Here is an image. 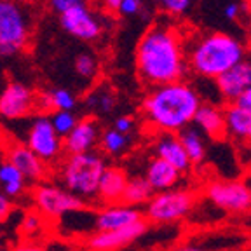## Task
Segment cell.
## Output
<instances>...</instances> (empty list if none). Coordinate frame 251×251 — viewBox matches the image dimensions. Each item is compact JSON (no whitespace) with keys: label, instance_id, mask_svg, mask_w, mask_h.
<instances>
[{"label":"cell","instance_id":"obj_7","mask_svg":"<svg viewBox=\"0 0 251 251\" xmlns=\"http://www.w3.org/2000/svg\"><path fill=\"white\" fill-rule=\"evenodd\" d=\"M31 201L37 211H40L47 220H61L67 213L86 209V201L75 196L68 188L56 187V185H37L31 192Z\"/></svg>","mask_w":251,"mask_h":251},{"label":"cell","instance_id":"obj_38","mask_svg":"<svg viewBox=\"0 0 251 251\" xmlns=\"http://www.w3.org/2000/svg\"><path fill=\"white\" fill-rule=\"evenodd\" d=\"M12 251H49V250L42 246H37V244H31V243H21L12 248Z\"/></svg>","mask_w":251,"mask_h":251},{"label":"cell","instance_id":"obj_12","mask_svg":"<svg viewBox=\"0 0 251 251\" xmlns=\"http://www.w3.org/2000/svg\"><path fill=\"white\" fill-rule=\"evenodd\" d=\"M35 106V94L23 82H9L0 94V117L7 121L23 119Z\"/></svg>","mask_w":251,"mask_h":251},{"label":"cell","instance_id":"obj_19","mask_svg":"<svg viewBox=\"0 0 251 251\" xmlns=\"http://www.w3.org/2000/svg\"><path fill=\"white\" fill-rule=\"evenodd\" d=\"M145 178L155 192H162V190H169V188H176L181 183L183 173L173 164H169L168 161H164L162 157L155 155L147 164Z\"/></svg>","mask_w":251,"mask_h":251},{"label":"cell","instance_id":"obj_39","mask_svg":"<svg viewBox=\"0 0 251 251\" xmlns=\"http://www.w3.org/2000/svg\"><path fill=\"white\" fill-rule=\"evenodd\" d=\"M164 251H208L204 250L201 246H194V244H181V246H175V248H169V250Z\"/></svg>","mask_w":251,"mask_h":251},{"label":"cell","instance_id":"obj_3","mask_svg":"<svg viewBox=\"0 0 251 251\" xmlns=\"http://www.w3.org/2000/svg\"><path fill=\"white\" fill-rule=\"evenodd\" d=\"M248 58V47L241 39L224 31L194 37L187 44L188 68L197 77L215 80L234 65Z\"/></svg>","mask_w":251,"mask_h":251},{"label":"cell","instance_id":"obj_27","mask_svg":"<svg viewBox=\"0 0 251 251\" xmlns=\"http://www.w3.org/2000/svg\"><path fill=\"white\" fill-rule=\"evenodd\" d=\"M127 145H129L127 134L115 127H110L100 136V147L106 155H119L127 149Z\"/></svg>","mask_w":251,"mask_h":251},{"label":"cell","instance_id":"obj_41","mask_svg":"<svg viewBox=\"0 0 251 251\" xmlns=\"http://www.w3.org/2000/svg\"><path fill=\"white\" fill-rule=\"evenodd\" d=\"M25 2H28V0H25Z\"/></svg>","mask_w":251,"mask_h":251},{"label":"cell","instance_id":"obj_17","mask_svg":"<svg viewBox=\"0 0 251 251\" xmlns=\"http://www.w3.org/2000/svg\"><path fill=\"white\" fill-rule=\"evenodd\" d=\"M155 155L162 157L164 161L173 164L181 173H190L194 168L190 157H188L187 150H185L183 143H181L178 133H161L155 141Z\"/></svg>","mask_w":251,"mask_h":251},{"label":"cell","instance_id":"obj_26","mask_svg":"<svg viewBox=\"0 0 251 251\" xmlns=\"http://www.w3.org/2000/svg\"><path fill=\"white\" fill-rule=\"evenodd\" d=\"M115 105H117V98H115L114 91L106 86L93 89L86 98V106L94 114H110V112H114Z\"/></svg>","mask_w":251,"mask_h":251},{"label":"cell","instance_id":"obj_24","mask_svg":"<svg viewBox=\"0 0 251 251\" xmlns=\"http://www.w3.org/2000/svg\"><path fill=\"white\" fill-rule=\"evenodd\" d=\"M155 194L153 187L149 183V180L143 176H131L127 180V185H126L124 196H122V202L127 204V206H145L152 196Z\"/></svg>","mask_w":251,"mask_h":251},{"label":"cell","instance_id":"obj_21","mask_svg":"<svg viewBox=\"0 0 251 251\" xmlns=\"http://www.w3.org/2000/svg\"><path fill=\"white\" fill-rule=\"evenodd\" d=\"M225 121L228 136L241 141H251V112L235 103H228L225 106Z\"/></svg>","mask_w":251,"mask_h":251},{"label":"cell","instance_id":"obj_11","mask_svg":"<svg viewBox=\"0 0 251 251\" xmlns=\"http://www.w3.org/2000/svg\"><path fill=\"white\" fill-rule=\"evenodd\" d=\"M59 23L68 35L84 40V42H93V40L100 39L103 31L101 21L87 7L86 2L59 14Z\"/></svg>","mask_w":251,"mask_h":251},{"label":"cell","instance_id":"obj_35","mask_svg":"<svg viewBox=\"0 0 251 251\" xmlns=\"http://www.w3.org/2000/svg\"><path fill=\"white\" fill-rule=\"evenodd\" d=\"M11 213H12L11 197H7L2 190H0V224H4L5 220L11 216Z\"/></svg>","mask_w":251,"mask_h":251},{"label":"cell","instance_id":"obj_22","mask_svg":"<svg viewBox=\"0 0 251 251\" xmlns=\"http://www.w3.org/2000/svg\"><path fill=\"white\" fill-rule=\"evenodd\" d=\"M26 176L12 162L0 164V190L11 199L21 197L26 190Z\"/></svg>","mask_w":251,"mask_h":251},{"label":"cell","instance_id":"obj_5","mask_svg":"<svg viewBox=\"0 0 251 251\" xmlns=\"http://www.w3.org/2000/svg\"><path fill=\"white\" fill-rule=\"evenodd\" d=\"M199 194L190 188H169L162 192H155L152 199L145 204L143 216L149 224L168 225L180 222L192 213L196 208Z\"/></svg>","mask_w":251,"mask_h":251},{"label":"cell","instance_id":"obj_33","mask_svg":"<svg viewBox=\"0 0 251 251\" xmlns=\"http://www.w3.org/2000/svg\"><path fill=\"white\" fill-rule=\"evenodd\" d=\"M84 0H49V5H51L52 11H56L58 14H63L68 9L75 7V5L82 4Z\"/></svg>","mask_w":251,"mask_h":251},{"label":"cell","instance_id":"obj_8","mask_svg":"<svg viewBox=\"0 0 251 251\" xmlns=\"http://www.w3.org/2000/svg\"><path fill=\"white\" fill-rule=\"evenodd\" d=\"M204 197L222 211H251V187L237 180H213L204 185Z\"/></svg>","mask_w":251,"mask_h":251},{"label":"cell","instance_id":"obj_30","mask_svg":"<svg viewBox=\"0 0 251 251\" xmlns=\"http://www.w3.org/2000/svg\"><path fill=\"white\" fill-rule=\"evenodd\" d=\"M44 220H47V218L40 211L26 213V215L23 216V222L20 224V230L23 232L25 235L39 234V232L44 228Z\"/></svg>","mask_w":251,"mask_h":251},{"label":"cell","instance_id":"obj_4","mask_svg":"<svg viewBox=\"0 0 251 251\" xmlns=\"http://www.w3.org/2000/svg\"><path fill=\"white\" fill-rule=\"evenodd\" d=\"M106 169V162L98 152L68 153L61 166V180L65 188L86 199L98 197L100 181Z\"/></svg>","mask_w":251,"mask_h":251},{"label":"cell","instance_id":"obj_20","mask_svg":"<svg viewBox=\"0 0 251 251\" xmlns=\"http://www.w3.org/2000/svg\"><path fill=\"white\" fill-rule=\"evenodd\" d=\"M127 173L119 166H106L100 181L98 199L105 204H117L122 202L126 185H127Z\"/></svg>","mask_w":251,"mask_h":251},{"label":"cell","instance_id":"obj_37","mask_svg":"<svg viewBox=\"0 0 251 251\" xmlns=\"http://www.w3.org/2000/svg\"><path fill=\"white\" fill-rule=\"evenodd\" d=\"M235 105H239L241 108L248 110V112H251V87H248L246 91H244L243 94H241L239 98L235 100Z\"/></svg>","mask_w":251,"mask_h":251},{"label":"cell","instance_id":"obj_31","mask_svg":"<svg viewBox=\"0 0 251 251\" xmlns=\"http://www.w3.org/2000/svg\"><path fill=\"white\" fill-rule=\"evenodd\" d=\"M159 5L168 12L169 16H183L190 11L194 0H157Z\"/></svg>","mask_w":251,"mask_h":251},{"label":"cell","instance_id":"obj_1","mask_svg":"<svg viewBox=\"0 0 251 251\" xmlns=\"http://www.w3.org/2000/svg\"><path fill=\"white\" fill-rule=\"evenodd\" d=\"M136 72L150 87L185 80L190 72L187 44L176 26L157 23L143 33L136 46Z\"/></svg>","mask_w":251,"mask_h":251},{"label":"cell","instance_id":"obj_18","mask_svg":"<svg viewBox=\"0 0 251 251\" xmlns=\"http://www.w3.org/2000/svg\"><path fill=\"white\" fill-rule=\"evenodd\" d=\"M7 161L12 162L26 176L28 181H42L47 175L46 162L28 145H12L7 152Z\"/></svg>","mask_w":251,"mask_h":251},{"label":"cell","instance_id":"obj_40","mask_svg":"<svg viewBox=\"0 0 251 251\" xmlns=\"http://www.w3.org/2000/svg\"><path fill=\"white\" fill-rule=\"evenodd\" d=\"M103 5L110 11H119V5H121L122 0H101Z\"/></svg>","mask_w":251,"mask_h":251},{"label":"cell","instance_id":"obj_16","mask_svg":"<svg viewBox=\"0 0 251 251\" xmlns=\"http://www.w3.org/2000/svg\"><path fill=\"white\" fill-rule=\"evenodd\" d=\"M194 126L211 140H224L227 136V121H225V108H220L215 103H204L199 106L194 119Z\"/></svg>","mask_w":251,"mask_h":251},{"label":"cell","instance_id":"obj_28","mask_svg":"<svg viewBox=\"0 0 251 251\" xmlns=\"http://www.w3.org/2000/svg\"><path fill=\"white\" fill-rule=\"evenodd\" d=\"M49 117H51L52 126H54V129L58 131V134L61 138L67 136L78 122V119L74 114V110H54V112H51Z\"/></svg>","mask_w":251,"mask_h":251},{"label":"cell","instance_id":"obj_15","mask_svg":"<svg viewBox=\"0 0 251 251\" xmlns=\"http://www.w3.org/2000/svg\"><path fill=\"white\" fill-rule=\"evenodd\" d=\"M96 143H100V127L96 119L93 117L80 119L74 129L63 138V145L67 153L91 152Z\"/></svg>","mask_w":251,"mask_h":251},{"label":"cell","instance_id":"obj_6","mask_svg":"<svg viewBox=\"0 0 251 251\" xmlns=\"http://www.w3.org/2000/svg\"><path fill=\"white\" fill-rule=\"evenodd\" d=\"M30 18L18 0H0V56L7 58L28 44Z\"/></svg>","mask_w":251,"mask_h":251},{"label":"cell","instance_id":"obj_25","mask_svg":"<svg viewBox=\"0 0 251 251\" xmlns=\"http://www.w3.org/2000/svg\"><path fill=\"white\" fill-rule=\"evenodd\" d=\"M40 106L47 112L74 110L77 106V98L68 89H51L40 94Z\"/></svg>","mask_w":251,"mask_h":251},{"label":"cell","instance_id":"obj_9","mask_svg":"<svg viewBox=\"0 0 251 251\" xmlns=\"http://www.w3.org/2000/svg\"><path fill=\"white\" fill-rule=\"evenodd\" d=\"M26 145L30 147L44 162H54L59 157V153L65 150L61 136L54 129L51 122V117L39 115L33 119V122L28 127Z\"/></svg>","mask_w":251,"mask_h":251},{"label":"cell","instance_id":"obj_2","mask_svg":"<svg viewBox=\"0 0 251 251\" xmlns=\"http://www.w3.org/2000/svg\"><path fill=\"white\" fill-rule=\"evenodd\" d=\"M201 105L199 91L187 80H176L153 86L141 101V110L147 122L159 133H180L194 124Z\"/></svg>","mask_w":251,"mask_h":251},{"label":"cell","instance_id":"obj_23","mask_svg":"<svg viewBox=\"0 0 251 251\" xmlns=\"http://www.w3.org/2000/svg\"><path fill=\"white\" fill-rule=\"evenodd\" d=\"M181 143H183L185 150H187L190 161L194 166H199L206 161V140H204V134L197 129L196 126H187L185 129H181L178 133Z\"/></svg>","mask_w":251,"mask_h":251},{"label":"cell","instance_id":"obj_13","mask_svg":"<svg viewBox=\"0 0 251 251\" xmlns=\"http://www.w3.org/2000/svg\"><path fill=\"white\" fill-rule=\"evenodd\" d=\"M215 84L220 98L234 103L248 87H251V58H244L234 65L230 70L215 78Z\"/></svg>","mask_w":251,"mask_h":251},{"label":"cell","instance_id":"obj_14","mask_svg":"<svg viewBox=\"0 0 251 251\" xmlns=\"http://www.w3.org/2000/svg\"><path fill=\"white\" fill-rule=\"evenodd\" d=\"M143 211L136 206L127 204H106L94 215V230H115V228L129 227V225L140 222Z\"/></svg>","mask_w":251,"mask_h":251},{"label":"cell","instance_id":"obj_34","mask_svg":"<svg viewBox=\"0 0 251 251\" xmlns=\"http://www.w3.org/2000/svg\"><path fill=\"white\" fill-rule=\"evenodd\" d=\"M241 12H243V5L239 2H228L224 7V16L228 21H237L241 18Z\"/></svg>","mask_w":251,"mask_h":251},{"label":"cell","instance_id":"obj_36","mask_svg":"<svg viewBox=\"0 0 251 251\" xmlns=\"http://www.w3.org/2000/svg\"><path fill=\"white\" fill-rule=\"evenodd\" d=\"M114 127H115V129H119V131H122V133L129 134L131 131H133V127H134V119L131 117V115H121V117L115 119Z\"/></svg>","mask_w":251,"mask_h":251},{"label":"cell","instance_id":"obj_32","mask_svg":"<svg viewBox=\"0 0 251 251\" xmlns=\"http://www.w3.org/2000/svg\"><path fill=\"white\" fill-rule=\"evenodd\" d=\"M143 9V2L141 0H122L121 5H119V14L126 16V18H131V16H136Z\"/></svg>","mask_w":251,"mask_h":251},{"label":"cell","instance_id":"obj_10","mask_svg":"<svg viewBox=\"0 0 251 251\" xmlns=\"http://www.w3.org/2000/svg\"><path fill=\"white\" fill-rule=\"evenodd\" d=\"M150 224L145 218L129 225V227L115 228V230H94L86 239V246L91 251H119L138 241L147 234Z\"/></svg>","mask_w":251,"mask_h":251},{"label":"cell","instance_id":"obj_42","mask_svg":"<svg viewBox=\"0 0 251 251\" xmlns=\"http://www.w3.org/2000/svg\"><path fill=\"white\" fill-rule=\"evenodd\" d=\"M0 251H2V248H0Z\"/></svg>","mask_w":251,"mask_h":251},{"label":"cell","instance_id":"obj_29","mask_svg":"<svg viewBox=\"0 0 251 251\" xmlns=\"http://www.w3.org/2000/svg\"><path fill=\"white\" fill-rule=\"evenodd\" d=\"M75 72L82 78H94L98 75V59L89 52H80L75 58Z\"/></svg>","mask_w":251,"mask_h":251}]
</instances>
